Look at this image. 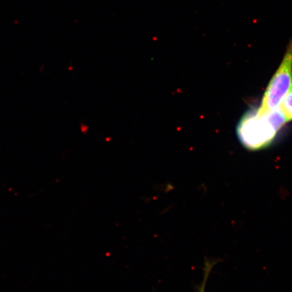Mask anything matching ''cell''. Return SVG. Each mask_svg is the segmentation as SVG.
I'll use <instances>...</instances> for the list:
<instances>
[{"label": "cell", "mask_w": 292, "mask_h": 292, "mask_svg": "<svg viewBox=\"0 0 292 292\" xmlns=\"http://www.w3.org/2000/svg\"><path fill=\"white\" fill-rule=\"evenodd\" d=\"M287 123L281 107L262 112L258 107L248 110L237 124L236 133L246 149L258 151L268 147Z\"/></svg>", "instance_id": "6da1fadb"}, {"label": "cell", "mask_w": 292, "mask_h": 292, "mask_svg": "<svg viewBox=\"0 0 292 292\" xmlns=\"http://www.w3.org/2000/svg\"><path fill=\"white\" fill-rule=\"evenodd\" d=\"M292 89V39L289 41L282 61L268 84L258 107L265 112L280 107Z\"/></svg>", "instance_id": "7a4b0ae2"}, {"label": "cell", "mask_w": 292, "mask_h": 292, "mask_svg": "<svg viewBox=\"0 0 292 292\" xmlns=\"http://www.w3.org/2000/svg\"><path fill=\"white\" fill-rule=\"evenodd\" d=\"M221 262V260L218 259H210L208 258H206L204 260V268H203V279L201 282V284L197 285L196 287L197 292H205L206 286L207 281L208 279V277L212 271V268L218 262Z\"/></svg>", "instance_id": "3957f363"}, {"label": "cell", "mask_w": 292, "mask_h": 292, "mask_svg": "<svg viewBox=\"0 0 292 292\" xmlns=\"http://www.w3.org/2000/svg\"><path fill=\"white\" fill-rule=\"evenodd\" d=\"M287 122L292 121V89L287 93L280 106Z\"/></svg>", "instance_id": "277c9868"}]
</instances>
